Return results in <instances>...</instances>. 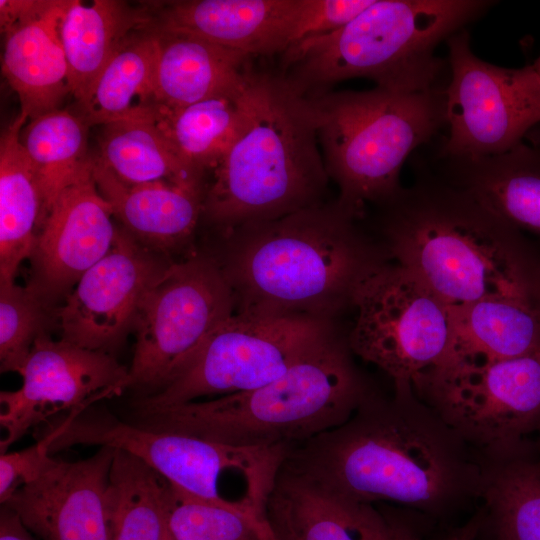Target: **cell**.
Masks as SVG:
<instances>
[{"mask_svg":"<svg viewBox=\"0 0 540 540\" xmlns=\"http://www.w3.org/2000/svg\"><path fill=\"white\" fill-rule=\"evenodd\" d=\"M484 467L413 386L374 390L345 423L292 447L283 465L336 495L413 510L445 528L476 510Z\"/></svg>","mask_w":540,"mask_h":540,"instance_id":"cell-1","label":"cell"},{"mask_svg":"<svg viewBox=\"0 0 540 540\" xmlns=\"http://www.w3.org/2000/svg\"><path fill=\"white\" fill-rule=\"evenodd\" d=\"M364 222L336 199L221 233L223 251L213 256L235 313L334 320L363 278L391 261Z\"/></svg>","mask_w":540,"mask_h":540,"instance_id":"cell-2","label":"cell"},{"mask_svg":"<svg viewBox=\"0 0 540 540\" xmlns=\"http://www.w3.org/2000/svg\"><path fill=\"white\" fill-rule=\"evenodd\" d=\"M369 227L391 261L452 310L493 297L540 300V253L449 182L402 188Z\"/></svg>","mask_w":540,"mask_h":540,"instance_id":"cell-3","label":"cell"},{"mask_svg":"<svg viewBox=\"0 0 540 540\" xmlns=\"http://www.w3.org/2000/svg\"><path fill=\"white\" fill-rule=\"evenodd\" d=\"M309 99L251 69L239 135L211 170L202 216L220 233L325 203L329 176Z\"/></svg>","mask_w":540,"mask_h":540,"instance_id":"cell-4","label":"cell"},{"mask_svg":"<svg viewBox=\"0 0 540 540\" xmlns=\"http://www.w3.org/2000/svg\"><path fill=\"white\" fill-rule=\"evenodd\" d=\"M339 333L259 388L140 413L143 427L239 446L294 447L345 423L375 390Z\"/></svg>","mask_w":540,"mask_h":540,"instance_id":"cell-5","label":"cell"},{"mask_svg":"<svg viewBox=\"0 0 540 540\" xmlns=\"http://www.w3.org/2000/svg\"><path fill=\"white\" fill-rule=\"evenodd\" d=\"M473 0H374L344 27L306 38L281 54L280 73L306 98L357 77L377 87L420 92L433 89L441 69L437 44L482 12Z\"/></svg>","mask_w":540,"mask_h":540,"instance_id":"cell-6","label":"cell"},{"mask_svg":"<svg viewBox=\"0 0 540 540\" xmlns=\"http://www.w3.org/2000/svg\"><path fill=\"white\" fill-rule=\"evenodd\" d=\"M309 99L329 178L339 188L338 203L365 218L400 189L401 168L428 141L445 118V95L434 88L401 92H327Z\"/></svg>","mask_w":540,"mask_h":540,"instance_id":"cell-7","label":"cell"},{"mask_svg":"<svg viewBox=\"0 0 540 540\" xmlns=\"http://www.w3.org/2000/svg\"><path fill=\"white\" fill-rule=\"evenodd\" d=\"M429 405L483 458L537 444L540 352L514 358L451 349L413 383Z\"/></svg>","mask_w":540,"mask_h":540,"instance_id":"cell-8","label":"cell"},{"mask_svg":"<svg viewBox=\"0 0 540 540\" xmlns=\"http://www.w3.org/2000/svg\"><path fill=\"white\" fill-rule=\"evenodd\" d=\"M340 332L334 320L234 313L173 380L140 401V413L264 386Z\"/></svg>","mask_w":540,"mask_h":540,"instance_id":"cell-9","label":"cell"},{"mask_svg":"<svg viewBox=\"0 0 540 540\" xmlns=\"http://www.w3.org/2000/svg\"><path fill=\"white\" fill-rule=\"evenodd\" d=\"M234 313L232 289L212 254L168 263L138 307L127 387L169 383Z\"/></svg>","mask_w":540,"mask_h":540,"instance_id":"cell-10","label":"cell"},{"mask_svg":"<svg viewBox=\"0 0 540 540\" xmlns=\"http://www.w3.org/2000/svg\"><path fill=\"white\" fill-rule=\"evenodd\" d=\"M351 308L356 310L347 333L352 353L383 370L394 388L412 386L452 348L453 310L394 261L363 278Z\"/></svg>","mask_w":540,"mask_h":540,"instance_id":"cell-11","label":"cell"},{"mask_svg":"<svg viewBox=\"0 0 540 540\" xmlns=\"http://www.w3.org/2000/svg\"><path fill=\"white\" fill-rule=\"evenodd\" d=\"M451 80L446 88L449 137L455 161L502 154L540 123V74L533 65L504 68L476 57L466 31L448 37Z\"/></svg>","mask_w":540,"mask_h":540,"instance_id":"cell-12","label":"cell"},{"mask_svg":"<svg viewBox=\"0 0 540 540\" xmlns=\"http://www.w3.org/2000/svg\"><path fill=\"white\" fill-rule=\"evenodd\" d=\"M22 386L1 391V454L53 415L83 410L127 388L128 369L110 353L40 335L20 370Z\"/></svg>","mask_w":540,"mask_h":540,"instance_id":"cell-13","label":"cell"},{"mask_svg":"<svg viewBox=\"0 0 540 540\" xmlns=\"http://www.w3.org/2000/svg\"><path fill=\"white\" fill-rule=\"evenodd\" d=\"M167 265L118 229L110 251L80 277L57 310L61 338L109 353L134 325L145 292Z\"/></svg>","mask_w":540,"mask_h":540,"instance_id":"cell-14","label":"cell"},{"mask_svg":"<svg viewBox=\"0 0 540 540\" xmlns=\"http://www.w3.org/2000/svg\"><path fill=\"white\" fill-rule=\"evenodd\" d=\"M115 449L87 459L49 458L40 474L2 505L42 540H110L106 495Z\"/></svg>","mask_w":540,"mask_h":540,"instance_id":"cell-15","label":"cell"},{"mask_svg":"<svg viewBox=\"0 0 540 540\" xmlns=\"http://www.w3.org/2000/svg\"><path fill=\"white\" fill-rule=\"evenodd\" d=\"M93 160V157H92ZM100 194L91 164L55 198L36 237L32 257L43 296L76 284L111 249L118 229Z\"/></svg>","mask_w":540,"mask_h":540,"instance_id":"cell-16","label":"cell"},{"mask_svg":"<svg viewBox=\"0 0 540 540\" xmlns=\"http://www.w3.org/2000/svg\"><path fill=\"white\" fill-rule=\"evenodd\" d=\"M405 514L336 495L282 468L265 521L274 540H398Z\"/></svg>","mask_w":540,"mask_h":540,"instance_id":"cell-17","label":"cell"},{"mask_svg":"<svg viewBox=\"0 0 540 540\" xmlns=\"http://www.w3.org/2000/svg\"><path fill=\"white\" fill-rule=\"evenodd\" d=\"M298 0H180L157 3L149 25L190 33L249 57L282 54ZM148 10V9H147Z\"/></svg>","mask_w":540,"mask_h":540,"instance_id":"cell-18","label":"cell"},{"mask_svg":"<svg viewBox=\"0 0 540 540\" xmlns=\"http://www.w3.org/2000/svg\"><path fill=\"white\" fill-rule=\"evenodd\" d=\"M150 27L157 36L150 109L183 107L245 87L252 69L248 55L190 33Z\"/></svg>","mask_w":540,"mask_h":540,"instance_id":"cell-19","label":"cell"},{"mask_svg":"<svg viewBox=\"0 0 540 540\" xmlns=\"http://www.w3.org/2000/svg\"><path fill=\"white\" fill-rule=\"evenodd\" d=\"M92 173L100 194L124 229L145 247L171 249L187 242L203 214L205 185L128 184L96 157Z\"/></svg>","mask_w":540,"mask_h":540,"instance_id":"cell-20","label":"cell"},{"mask_svg":"<svg viewBox=\"0 0 540 540\" xmlns=\"http://www.w3.org/2000/svg\"><path fill=\"white\" fill-rule=\"evenodd\" d=\"M68 2L53 0L44 13L3 34L2 72L28 120L59 109L65 96L71 94L59 36Z\"/></svg>","mask_w":540,"mask_h":540,"instance_id":"cell-21","label":"cell"},{"mask_svg":"<svg viewBox=\"0 0 540 540\" xmlns=\"http://www.w3.org/2000/svg\"><path fill=\"white\" fill-rule=\"evenodd\" d=\"M456 164L450 184L509 226L540 236V149L521 142L502 154Z\"/></svg>","mask_w":540,"mask_h":540,"instance_id":"cell-22","label":"cell"},{"mask_svg":"<svg viewBox=\"0 0 540 540\" xmlns=\"http://www.w3.org/2000/svg\"><path fill=\"white\" fill-rule=\"evenodd\" d=\"M149 20L147 9L136 10L122 1L85 4L69 0L59 23V36L77 104L85 100L125 40Z\"/></svg>","mask_w":540,"mask_h":540,"instance_id":"cell-23","label":"cell"},{"mask_svg":"<svg viewBox=\"0 0 540 540\" xmlns=\"http://www.w3.org/2000/svg\"><path fill=\"white\" fill-rule=\"evenodd\" d=\"M537 445L485 459L475 540H540Z\"/></svg>","mask_w":540,"mask_h":540,"instance_id":"cell-24","label":"cell"},{"mask_svg":"<svg viewBox=\"0 0 540 540\" xmlns=\"http://www.w3.org/2000/svg\"><path fill=\"white\" fill-rule=\"evenodd\" d=\"M27 122L19 112L0 139V283L14 282L32 255L42 215L39 180L20 140Z\"/></svg>","mask_w":540,"mask_h":540,"instance_id":"cell-25","label":"cell"},{"mask_svg":"<svg viewBox=\"0 0 540 540\" xmlns=\"http://www.w3.org/2000/svg\"><path fill=\"white\" fill-rule=\"evenodd\" d=\"M246 87L247 83L239 92L183 107H154L142 119L157 128L186 166L204 176L218 164L240 133Z\"/></svg>","mask_w":540,"mask_h":540,"instance_id":"cell-26","label":"cell"},{"mask_svg":"<svg viewBox=\"0 0 540 540\" xmlns=\"http://www.w3.org/2000/svg\"><path fill=\"white\" fill-rule=\"evenodd\" d=\"M156 52V32L147 23L125 40L76 113L89 127L140 119L152 105Z\"/></svg>","mask_w":540,"mask_h":540,"instance_id":"cell-27","label":"cell"},{"mask_svg":"<svg viewBox=\"0 0 540 540\" xmlns=\"http://www.w3.org/2000/svg\"><path fill=\"white\" fill-rule=\"evenodd\" d=\"M453 312L451 349L496 358L540 352V300L493 297Z\"/></svg>","mask_w":540,"mask_h":540,"instance_id":"cell-28","label":"cell"},{"mask_svg":"<svg viewBox=\"0 0 540 540\" xmlns=\"http://www.w3.org/2000/svg\"><path fill=\"white\" fill-rule=\"evenodd\" d=\"M96 158L128 184L204 185V176L186 166L157 128L145 119L102 125Z\"/></svg>","mask_w":540,"mask_h":540,"instance_id":"cell-29","label":"cell"},{"mask_svg":"<svg viewBox=\"0 0 540 540\" xmlns=\"http://www.w3.org/2000/svg\"><path fill=\"white\" fill-rule=\"evenodd\" d=\"M88 129L76 112L60 108L28 120L22 128L20 140L42 194L39 227L58 194L91 164Z\"/></svg>","mask_w":540,"mask_h":540,"instance_id":"cell-30","label":"cell"},{"mask_svg":"<svg viewBox=\"0 0 540 540\" xmlns=\"http://www.w3.org/2000/svg\"><path fill=\"white\" fill-rule=\"evenodd\" d=\"M167 489L158 473L115 449L106 495L110 540H164Z\"/></svg>","mask_w":540,"mask_h":540,"instance_id":"cell-31","label":"cell"},{"mask_svg":"<svg viewBox=\"0 0 540 540\" xmlns=\"http://www.w3.org/2000/svg\"><path fill=\"white\" fill-rule=\"evenodd\" d=\"M165 522L175 540H265L266 521L194 497L168 482Z\"/></svg>","mask_w":540,"mask_h":540,"instance_id":"cell-32","label":"cell"},{"mask_svg":"<svg viewBox=\"0 0 540 540\" xmlns=\"http://www.w3.org/2000/svg\"><path fill=\"white\" fill-rule=\"evenodd\" d=\"M44 296L34 286L0 283V370L19 374L36 339L45 334Z\"/></svg>","mask_w":540,"mask_h":540,"instance_id":"cell-33","label":"cell"},{"mask_svg":"<svg viewBox=\"0 0 540 540\" xmlns=\"http://www.w3.org/2000/svg\"><path fill=\"white\" fill-rule=\"evenodd\" d=\"M374 0H298L290 45L306 38L332 33L344 27Z\"/></svg>","mask_w":540,"mask_h":540,"instance_id":"cell-34","label":"cell"},{"mask_svg":"<svg viewBox=\"0 0 540 540\" xmlns=\"http://www.w3.org/2000/svg\"><path fill=\"white\" fill-rule=\"evenodd\" d=\"M54 435L42 434L34 445L0 456V502L5 503L20 487L33 481L41 472L51 453Z\"/></svg>","mask_w":540,"mask_h":540,"instance_id":"cell-35","label":"cell"},{"mask_svg":"<svg viewBox=\"0 0 540 540\" xmlns=\"http://www.w3.org/2000/svg\"><path fill=\"white\" fill-rule=\"evenodd\" d=\"M52 3L53 0H0L2 34L38 17Z\"/></svg>","mask_w":540,"mask_h":540,"instance_id":"cell-36","label":"cell"},{"mask_svg":"<svg viewBox=\"0 0 540 540\" xmlns=\"http://www.w3.org/2000/svg\"><path fill=\"white\" fill-rule=\"evenodd\" d=\"M447 530L428 517L406 509L398 540H443Z\"/></svg>","mask_w":540,"mask_h":540,"instance_id":"cell-37","label":"cell"},{"mask_svg":"<svg viewBox=\"0 0 540 540\" xmlns=\"http://www.w3.org/2000/svg\"><path fill=\"white\" fill-rule=\"evenodd\" d=\"M0 540H35L19 517L4 505L0 511Z\"/></svg>","mask_w":540,"mask_h":540,"instance_id":"cell-38","label":"cell"},{"mask_svg":"<svg viewBox=\"0 0 540 540\" xmlns=\"http://www.w3.org/2000/svg\"><path fill=\"white\" fill-rule=\"evenodd\" d=\"M533 67L540 74V57L535 61V63L533 64Z\"/></svg>","mask_w":540,"mask_h":540,"instance_id":"cell-39","label":"cell"},{"mask_svg":"<svg viewBox=\"0 0 540 540\" xmlns=\"http://www.w3.org/2000/svg\"><path fill=\"white\" fill-rule=\"evenodd\" d=\"M536 460H537L538 467L540 468V443L538 444V447H537Z\"/></svg>","mask_w":540,"mask_h":540,"instance_id":"cell-40","label":"cell"},{"mask_svg":"<svg viewBox=\"0 0 540 540\" xmlns=\"http://www.w3.org/2000/svg\"><path fill=\"white\" fill-rule=\"evenodd\" d=\"M164 540H175V539L171 536V534H170L169 531L167 530V531H166V534H165Z\"/></svg>","mask_w":540,"mask_h":540,"instance_id":"cell-41","label":"cell"},{"mask_svg":"<svg viewBox=\"0 0 540 540\" xmlns=\"http://www.w3.org/2000/svg\"><path fill=\"white\" fill-rule=\"evenodd\" d=\"M446 540H463V539L460 537L452 536V537L447 538Z\"/></svg>","mask_w":540,"mask_h":540,"instance_id":"cell-42","label":"cell"},{"mask_svg":"<svg viewBox=\"0 0 540 540\" xmlns=\"http://www.w3.org/2000/svg\"><path fill=\"white\" fill-rule=\"evenodd\" d=\"M265 540H274V538H273V536H272V534H271V531H270L269 536H268Z\"/></svg>","mask_w":540,"mask_h":540,"instance_id":"cell-43","label":"cell"}]
</instances>
